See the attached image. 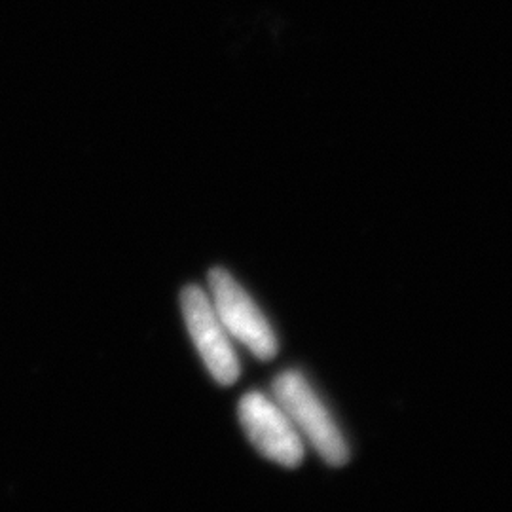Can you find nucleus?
Masks as SVG:
<instances>
[{
	"mask_svg": "<svg viewBox=\"0 0 512 512\" xmlns=\"http://www.w3.org/2000/svg\"><path fill=\"white\" fill-rule=\"evenodd\" d=\"M272 395L285 408L306 446L330 467H344L351 448L344 431L300 370H283L272 384Z\"/></svg>",
	"mask_w": 512,
	"mask_h": 512,
	"instance_id": "obj_1",
	"label": "nucleus"
},
{
	"mask_svg": "<svg viewBox=\"0 0 512 512\" xmlns=\"http://www.w3.org/2000/svg\"><path fill=\"white\" fill-rule=\"evenodd\" d=\"M207 294L230 338L251 351L258 361H272L279 351L274 327L238 279L224 268H213Z\"/></svg>",
	"mask_w": 512,
	"mask_h": 512,
	"instance_id": "obj_2",
	"label": "nucleus"
},
{
	"mask_svg": "<svg viewBox=\"0 0 512 512\" xmlns=\"http://www.w3.org/2000/svg\"><path fill=\"white\" fill-rule=\"evenodd\" d=\"M238 416L241 429L260 456L285 469L300 467L308 446L272 393L251 391L243 395Z\"/></svg>",
	"mask_w": 512,
	"mask_h": 512,
	"instance_id": "obj_3",
	"label": "nucleus"
},
{
	"mask_svg": "<svg viewBox=\"0 0 512 512\" xmlns=\"http://www.w3.org/2000/svg\"><path fill=\"white\" fill-rule=\"evenodd\" d=\"M181 308L188 334L213 380L220 385L236 384L241 374L238 351L220 323L209 294L202 287L188 285L181 294Z\"/></svg>",
	"mask_w": 512,
	"mask_h": 512,
	"instance_id": "obj_4",
	"label": "nucleus"
}]
</instances>
